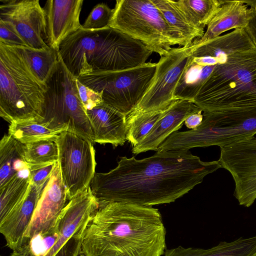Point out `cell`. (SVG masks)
<instances>
[{"instance_id": "cell-22", "label": "cell", "mask_w": 256, "mask_h": 256, "mask_svg": "<svg viewBox=\"0 0 256 256\" xmlns=\"http://www.w3.org/2000/svg\"><path fill=\"white\" fill-rule=\"evenodd\" d=\"M173 32L178 45L184 46L202 38L204 29L191 23L178 8L174 0H152Z\"/></svg>"}, {"instance_id": "cell-8", "label": "cell", "mask_w": 256, "mask_h": 256, "mask_svg": "<svg viewBox=\"0 0 256 256\" xmlns=\"http://www.w3.org/2000/svg\"><path fill=\"white\" fill-rule=\"evenodd\" d=\"M108 26L140 41L152 52L166 55L178 42L152 0H118Z\"/></svg>"}, {"instance_id": "cell-4", "label": "cell", "mask_w": 256, "mask_h": 256, "mask_svg": "<svg viewBox=\"0 0 256 256\" xmlns=\"http://www.w3.org/2000/svg\"><path fill=\"white\" fill-rule=\"evenodd\" d=\"M58 52L76 78L93 72L142 66L152 53L140 41L109 26L96 30L82 28L66 38Z\"/></svg>"}, {"instance_id": "cell-20", "label": "cell", "mask_w": 256, "mask_h": 256, "mask_svg": "<svg viewBox=\"0 0 256 256\" xmlns=\"http://www.w3.org/2000/svg\"><path fill=\"white\" fill-rule=\"evenodd\" d=\"M248 6L244 0H224L207 26L203 36L194 40L192 46L197 47L230 30L245 28L250 18Z\"/></svg>"}, {"instance_id": "cell-34", "label": "cell", "mask_w": 256, "mask_h": 256, "mask_svg": "<svg viewBox=\"0 0 256 256\" xmlns=\"http://www.w3.org/2000/svg\"><path fill=\"white\" fill-rule=\"evenodd\" d=\"M57 162L36 170H30L31 184L44 189L50 179Z\"/></svg>"}, {"instance_id": "cell-28", "label": "cell", "mask_w": 256, "mask_h": 256, "mask_svg": "<svg viewBox=\"0 0 256 256\" xmlns=\"http://www.w3.org/2000/svg\"><path fill=\"white\" fill-rule=\"evenodd\" d=\"M24 159L30 170L58 162V148L54 140H45L24 144Z\"/></svg>"}, {"instance_id": "cell-32", "label": "cell", "mask_w": 256, "mask_h": 256, "mask_svg": "<svg viewBox=\"0 0 256 256\" xmlns=\"http://www.w3.org/2000/svg\"><path fill=\"white\" fill-rule=\"evenodd\" d=\"M0 43L13 46H27L14 26L10 22L2 20H0Z\"/></svg>"}, {"instance_id": "cell-35", "label": "cell", "mask_w": 256, "mask_h": 256, "mask_svg": "<svg viewBox=\"0 0 256 256\" xmlns=\"http://www.w3.org/2000/svg\"><path fill=\"white\" fill-rule=\"evenodd\" d=\"M250 6V18L245 29L256 46V6Z\"/></svg>"}, {"instance_id": "cell-31", "label": "cell", "mask_w": 256, "mask_h": 256, "mask_svg": "<svg viewBox=\"0 0 256 256\" xmlns=\"http://www.w3.org/2000/svg\"><path fill=\"white\" fill-rule=\"evenodd\" d=\"M112 12L113 9L106 4H96L82 25V28L84 30H96L108 26Z\"/></svg>"}, {"instance_id": "cell-1", "label": "cell", "mask_w": 256, "mask_h": 256, "mask_svg": "<svg viewBox=\"0 0 256 256\" xmlns=\"http://www.w3.org/2000/svg\"><path fill=\"white\" fill-rule=\"evenodd\" d=\"M220 168L218 160L204 162L189 150L156 152L142 160L120 157L114 168L96 172L90 186L100 207L112 202L152 206L175 202Z\"/></svg>"}, {"instance_id": "cell-12", "label": "cell", "mask_w": 256, "mask_h": 256, "mask_svg": "<svg viewBox=\"0 0 256 256\" xmlns=\"http://www.w3.org/2000/svg\"><path fill=\"white\" fill-rule=\"evenodd\" d=\"M191 44L172 48L166 55L160 58L156 63L155 74L148 90L128 116L164 110L176 101L174 98V90L192 55Z\"/></svg>"}, {"instance_id": "cell-27", "label": "cell", "mask_w": 256, "mask_h": 256, "mask_svg": "<svg viewBox=\"0 0 256 256\" xmlns=\"http://www.w3.org/2000/svg\"><path fill=\"white\" fill-rule=\"evenodd\" d=\"M224 0H179L178 8L193 24L204 29L214 17Z\"/></svg>"}, {"instance_id": "cell-21", "label": "cell", "mask_w": 256, "mask_h": 256, "mask_svg": "<svg viewBox=\"0 0 256 256\" xmlns=\"http://www.w3.org/2000/svg\"><path fill=\"white\" fill-rule=\"evenodd\" d=\"M164 256H256V236L240 238L231 242H220L208 249L185 248L180 246L166 248Z\"/></svg>"}, {"instance_id": "cell-33", "label": "cell", "mask_w": 256, "mask_h": 256, "mask_svg": "<svg viewBox=\"0 0 256 256\" xmlns=\"http://www.w3.org/2000/svg\"><path fill=\"white\" fill-rule=\"evenodd\" d=\"M80 100L86 111L104 103L102 96L76 80Z\"/></svg>"}, {"instance_id": "cell-9", "label": "cell", "mask_w": 256, "mask_h": 256, "mask_svg": "<svg viewBox=\"0 0 256 256\" xmlns=\"http://www.w3.org/2000/svg\"><path fill=\"white\" fill-rule=\"evenodd\" d=\"M156 62L118 71L96 72L77 79L100 94L104 103L126 116L136 108L151 84Z\"/></svg>"}, {"instance_id": "cell-36", "label": "cell", "mask_w": 256, "mask_h": 256, "mask_svg": "<svg viewBox=\"0 0 256 256\" xmlns=\"http://www.w3.org/2000/svg\"><path fill=\"white\" fill-rule=\"evenodd\" d=\"M202 112V110H201L188 116L184 122L186 126L188 128L192 130L200 126L204 118Z\"/></svg>"}, {"instance_id": "cell-14", "label": "cell", "mask_w": 256, "mask_h": 256, "mask_svg": "<svg viewBox=\"0 0 256 256\" xmlns=\"http://www.w3.org/2000/svg\"><path fill=\"white\" fill-rule=\"evenodd\" d=\"M0 20L15 28L28 46L44 49L47 44L45 11L38 0H1Z\"/></svg>"}, {"instance_id": "cell-2", "label": "cell", "mask_w": 256, "mask_h": 256, "mask_svg": "<svg viewBox=\"0 0 256 256\" xmlns=\"http://www.w3.org/2000/svg\"><path fill=\"white\" fill-rule=\"evenodd\" d=\"M166 230L158 210L152 206L112 202L100 207L86 230L85 256H161Z\"/></svg>"}, {"instance_id": "cell-23", "label": "cell", "mask_w": 256, "mask_h": 256, "mask_svg": "<svg viewBox=\"0 0 256 256\" xmlns=\"http://www.w3.org/2000/svg\"><path fill=\"white\" fill-rule=\"evenodd\" d=\"M24 144L10 134L0 141V188L16 175L30 170L24 159Z\"/></svg>"}, {"instance_id": "cell-7", "label": "cell", "mask_w": 256, "mask_h": 256, "mask_svg": "<svg viewBox=\"0 0 256 256\" xmlns=\"http://www.w3.org/2000/svg\"><path fill=\"white\" fill-rule=\"evenodd\" d=\"M76 80L58 54V62L46 82L44 118L40 122L60 132L74 133L94 144L90 124L79 97Z\"/></svg>"}, {"instance_id": "cell-37", "label": "cell", "mask_w": 256, "mask_h": 256, "mask_svg": "<svg viewBox=\"0 0 256 256\" xmlns=\"http://www.w3.org/2000/svg\"><path fill=\"white\" fill-rule=\"evenodd\" d=\"M85 256L82 253L80 254L79 256Z\"/></svg>"}, {"instance_id": "cell-10", "label": "cell", "mask_w": 256, "mask_h": 256, "mask_svg": "<svg viewBox=\"0 0 256 256\" xmlns=\"http://www.w3.org/2000/svg\"><path fill=\"white\" fill-rule=\"evenodd\" d=\"M58 164L68 200L88 188L96 174V165L93 144L68 132L55 138Z\"/></svg>"}, {"instance_id": "cell-18", "label": "cell", "mask_w": 256, "mask_h": 256, "mask_svg": "<svg viewBox=\"0 0 256 256\" xmlns=\"http://www.w3.org/2000/svg\"><path fill=\"white\" fill-rule=\"evenodd\" d=\"M94 142L122 146L127 140V116L114 108L102 103L86 111Z\"/></svg>"}, {"instance_id": "cell-38", "label": "cell", "mask_w": 256, "mask_h": 256, "mask_svg": "<svg viewBox=\"0 0 256 256\" xmlns=\"http://www.w3.org/2000/svg\"></svg>"}, {"instance_id": "cell-3", "label": "cell", "mask_w": 256, "mask_h": 256, "mask_svg": "<svg viewBox=\"0 0 256 256\" xmlns=\"http://www.w3.org/2000/svg\"><path fill=\"white\" fill-rule=\"evenodd\" d=\"M225 51L193 101L203 112L256 107V46L245 28L226 34Z\"/></svg>"}, {"instance_id": "cell-13", "label": "cell", "mask_w": 256, "mask_h": 256, "mask_svg": "<svg viewBox=\"0 0 256 256\" xmlns=\"http://www.w3.org/2000/svg\"><path fill=\"white\" fill-rule=\"evenodd\" d=\"M220 148L218 160L234 179V196L240 206L249 208L256 200V138Z\"/></svg>"}, {"instance_id": "cell-25", "label": "cell", "mask_w": 256, "mask_h": 256, "mask_svg": "<svg viewBox=\"0 0 256 256\" xmlns=\"http://www.w3.org/2000/svg\"><path fill=\"white\" fill-rule=\"evenodd\" d=\"M14 47L24 58L35 76L42 82L46 84L58 62V50L50 46L44 49H36L27 46Z\"/></svg>"}, {"instance_id": "cell-26", "label": "cell", "mask_w": 256, "mask_h": 256, "mask_svg": "<svg viewBox=\"0 0 256 256\" xmlns=\"http://www.w3.org/2000/svg\"><path fill=\"white\" fill-rule=\"evenodd\" d=\"M31 184L30 170L21 172L0 188V221L24 199Z\"/></svg>"}, {"instance_id": "cell-11", "label": "cell", "mask_w": 256, "mask_h": 256, "mask_svg": "<svg viewBox=\"0 0 256 256\" xmlns=\"http://www.w3.org/2000/svg\"><path fill=\"white\" fill-rule=\"evenodd\" d=\"M99 207L90 186L68 200L57 220L58 236L46 256L82 254L86 230Z\"/></svg>"}, {"instance_id": "cell-6", "label": "cell", "mask_w": 256, "mask_h": 256, "mask_svg": "<svg viewBox=\"0 0 256 256\" xmlns=\"http://www.w3.org/2000/svg\"><path fill=\"white\" fill-rule=\"evenodd\" d=\"M196 128L176 131L164 141L167 150H188L196 147L227 144L250 139L256 134V107L244 110L204 112Z\"/></svg>"}, {"instance_id": "cell-19", "label": "cell", "mask_w": 256, "mask_h": 256, "mask_svg": "<svg viewBox=\"0 0 256 256\" xmlns=\"http://www.w3.org/2000/svg\"><path fill=\"white\" fill-rule=\"evenodd\" d=\"M42 190L30 184L24 199L0 221V232L6 246L12 251L18 250L22 246Z\"/></svg>"}, {"instance_id": "cell-30", "label": "cell", "mask_w": 256, "mask_h": 256, "mask_svg": "<svg viewBox=\"0 0 256 256\" xmlns=\"http://www.w3.org/2000/svg\"><path fill=\"white\" fill-rule=\"evenodd\" d=\"M168 110L127 116V140L132 146L138 144L148 134Z\"/></svg>"}, {"instance_id": "cell-24", "label": "cell", "mask_w": 256, "mask_h": 256, "mask_svg": "<svg viewBox=\"0 0 256 256\" xmlns=\"http://www.w3.org/2000/svg\"><path fill=\"white\" fill-rule=\"evenodd\" d=\"M214 66H205L191 55L175 89L174 100L193 102Z\"/></svg>"}, {"instance_id": "cell-16", "label": "cell", "mask_w": 256, "mask_h": 256, "mask_svg": "<svg viewBox=\"0 0 256 256\" xmlns=\"http://www.w3.org/2000/svg\"><path fill=\"white\" fill-rule=\"evenodd\" d=\"M82 0H49L44 10L46 22L47 44L58 50L68 36L82 28L80 21Z\"/></svg>"}, {"instance_id": "cell-15", "label": "cell", "mask_w": 256, "mask_h": 256, "mask_svg": "<svg viewBox=\"0 0 256 256\" xmlns=\"http://www.w3.org/2000/svg\"><path fill=\"white\" fill-rule=\"evenodd\" d=\"M67 194L57 162L42 192L22 245L36 234L45 232L52 228L67 204Z\"/></svg>"}, {"instance_id": "cell-29", "label": "cell", "mask_w": 256, "mask_h": 256, "mask_svg": "<svg viewBox=\"0 0 256 256\" xmlns=\"http://www.w3.org/2000/svg\"><path fill=\"white\" fill-rule=\"evenodd\" d=\"M60 133L36 121L14 122L10 124L8 128V134L24 144L55 140Z\"/></svg>"}, {"instance_id": "cell-17", "label": "cell", "mask_w": 256, "mask_h": 256, "mask_svg": "<svg viewBox=\"0 0 256 256\" xmlns=\"http://www.w3.org/2000/svg\"><path fill=\"white\" fill-rule=\"evenodd\" d=\"M201 110L193 102L177 100L156 122L148 134L132 146L134 154L148 150L158 151L159 146L172 133L180 129L186 118Z\"/></svg>"}, {"instance_id": "cell-5", "label": "cell", "mask_w": 256, "mask_h": 256, "mask_svg": "<svg viewBox=\"0 0 256 256\" xmlns=\"http://www.w3.org/2000/svg\"><path fill=\"white\" fill-rule=\"evenodd\" d=\"M46 84L35 76L21 54L0 43V116L10 124L44 118Z\"/></svg>"}]
</instances>
